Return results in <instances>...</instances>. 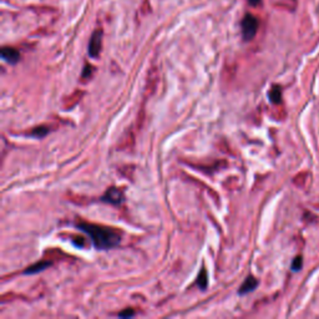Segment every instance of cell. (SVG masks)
I'll use <instances>...</instances> for the list:
<instances>
[{"label":"cell","mask_w":319,"mask_h":319,"mask_svg":"<svg viewBox=\"0 0 319 319\" xmlns=\"http://www.w3.org/2000/svg\"><path fill=\"white\" fill-rule=\"evenodd\" d=\"M47 134H49V129H47L46 126H39V127H35V129H34L33 131L30 132L31 136L38 137V139H41V137L46 136Z\"/></svg>","instance_id":"10"},{"label":"cell","mask_w":319,"mask_h":319,"mask_svg":"<svg viewBox=\"0 0 319 319\" xmlns=\"http://www.w3.org/2000/svg\"><path fill=\"white\" fill-rule=\"evenodd\" d=\"M270 99L272 101L273 103H279L282 100V91H281V87L277 86H273L272 90L270 91Z\"/></svg>","instance_id":"9"},{"label":"cell","mask_w":319,"mask_h":319,"mask_svg":"<svg viewBox=\"0 0 319 319\" xmlns=\"http://www.w3.org/2000/svg\"><path fill=\"white\" fill-rule=\"evenodd\" d=\"M260 2H262V0H248V3L252 5V7H257Z\"/></svg>","instance_id":"15"},{"label":"cell","mask_w":319,"mask_h":319,"mask_svg":"<svg viewBox=\"0 0 319 319\" xmlns=\"http://www.w3.org/2000/svg\"><path fill=\"white\" fill-rule=\"evenodd\" d=\"M197 284L201 289L207 288V272L204 268L201 271V272H199V275L197 277Z\"/></svg>","instance_id":"11"},{"label":"cell","mask_w":319,"mask_h":319,"mask_svg":"<svg viewBox=\"0 0 319 319\" xmlns=\"http://www.w3.org/2000/svg\"><path fill=\"white\" fill-rule=\"evenodd\" d=\"M257 286H258V281L254 277H252V276H249V277H247L246 281L243 282V284H242L241 288H239L238 293L247 294L249 293V292H253L254 289L257 288Z\"/></svg>","instance_id":"7"},{"label":"cell","mask_w":319,"mask_h":319,"mask_svg":"<svg viewBox=\"0 0 319 319\" xmlns=\"http://www.w3.org/2000/svg\"><path fill=\"white\" fill-rule=\"evenodd\" d=\"M272 7L276 9L284 10V12H294L297 9V0H271Z\"/></svg>","instance_id":"5"},{"label":"cell","mask_w":319,"mask_h":319,"mask_svg":"<svg viewBox=\"0 0 319 319\" xmlns=\"http://www.w3.org/2000/svg\"><path fill=\"white\" fill-rule=\"evenodd\" d=\"M242 35L244 40H252L256 36L258 30V19L252 14H247L242 20Z\"/></svg>","instance_id":"2"},{"label":"cell","mask_w":319,"mask_h":319,"mask_svg":"<svg viewBox=\"0 0 319 319\" xmlns=\"http://www.w3.org/2000/svg\"><path fill=\"white\" fill-rule=\"evenodd\" d=\"M101 47H102V30L97 29L92 33L91 38L89 41V55L94 59H96L101 52Z\"/></svg>","instance_id":"3"},{"label":"cell","mask_w":319,"mask_h":319,"mask_svg":"<svg viewBox=\"0 0 319 319\" xmlns=\"http://www.w3.org/2000/svg\"><path fill=\"white\" fill-rule=\"evenodd\" d=\"M101 199L111 204H120L124 201V191L116 187H111L106 191V193Z\"/></svg>","instance_id":"4"},{"label":"cell","mask_w":319,"mask_h":319,"mask_svg":"<svg viewBox=\"0 0 319 319\" xmlns=\"http://www.w3.org/2000/svg\"><path fill=\"white\" fill-rule=\"evenodd\" d=\"M135 315V310L132 309V308H127V309H125L124 312H121L119 314V317L121 318H129V317H134Z\"/></svg>","instance_id":"13"},{"label":"cell","mask_w":319,"mask_h":319,"mask_svg":"<svg viewBox=\"0 0 319 319\" xmlns=\"http://www.w3.org/2000/svg\"><path fill=\"white\" fill-rule=\"evenodd\" d=\"M50 265H51V263L47 262V260H40V262L34 263L33 265L26 268V270L24 271V275H35V273L45 271L47 267H50Z\"/></svg>","instance_id":"8"},{"label":"cell","mask_w":319,"mask_h":319,"mask_svg":"<svg viewBox=\"0 0 319 319\" xmlns=\"http://www.w3.org/2000/svg\"><path fill=\"white\" fill-rule=\"evenodd\" d=\"M302 265H303L302 257L300 256L296 257V258H294V260H293V263H292V271H294V272H298L300 268H302Z\"/></svg>","instance_id":"12"},{"label":"cell","mask_w":319,"mask_h":319,"mask_svg":"<svg viewBox=\"0 0 319 319\" xmlns=\"http://www.w3.org/2000/svg\"><path fill=\"white\" fill-rule=\"evenodd\" d=\"M76 227L91 238L92 244L97 249L114 248V247L119 246L121 242V232H119L115 228L82 222V221L76 223Z\"/></svg>","instance_id":"1"},{"label":"cell","mask_w":319,"mask_h":319,"mask_svg":"<svg viewBox=\"0 0 319 319\" xmlns=\"http://www.w3.org/2000/svg\"><path fill=\"white\" fill-rule=\"evenodd\" d=\"M2 58L9 64H17L20 60V54L17 49L9 46H4L2 49Z\"/></svg>","instance_id":"6"},{"label":"cell","mask_w":319,"mask_h":319,"mask_svg":"<svg viewBox=\"0 0 319 319\" xmlns=\"http://www.w3.org/2000/svg\"><path fill=\"white\" fill-rule=\"evenodd\" d=\"M91 73H92V66L90 65H86L84 69V73H82V78H89V76H91Z\"/></svg>","instance_id":"14"}]
</instances>
